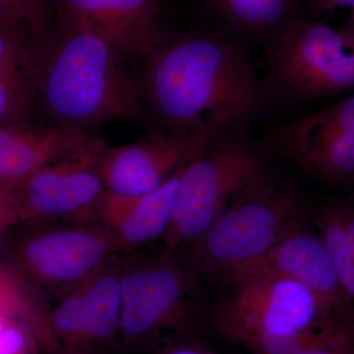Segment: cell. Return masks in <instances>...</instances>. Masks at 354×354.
Returning <instances> with one entry per match:
<instances>
[{
  "label": "cell",
  "instance_id": "obj_15",
  "mask_svg": "<svg viewBox=\"0 0 354 354\" xmlns=\"http://www.w3.org/2000/svg\"><path fill=\"white\" fill-rule=\"evenodd\" d=\"M97 138L88 129L64 125L0 127V184L13 187L39 169L83 152Z\"/></svg>",
  "mask_w": 354,
  "mask_h": 354
},
{
  "label": "cell",
  "instance_id": "obj_27",
  "mask_svg": "<svg viewBox=\"0 0 354 354\" xmlns=\"http://www.w3.org/2000/svg\"><path fill=\"white\" fill-rule=\"evenodd\" d=\"M339 32H341L342 37L346 44L354 50V9L351 10L348 20L346 21L344 27L339 30Z\"/></svg>",
  "mask_w": 354,
  "mask_h": 354
},
{
  "label": "cell",
  "instance_id": "obj_12",
  "mask_svg": "<svg viewBox=\"0 0 354 354\" xmlns=\"http://www.w3.org/2000/svg\"><path fill=\"white\" fill-rule=\"evenodd\" d=\"M125 255L51 306V330L58 354H106L118 348Z\"/></svg>",
  "mask_w": 354,
  "mask_h": 354
},
{
  "label": "cell",
  "instance_id": "obj_11",
  "mask_svg": "<svg viewBox=\"0 0 354 354\" xmlns=\"http://www.w3.org/2000/svg\"><path fill=\"white\" fill-rule=\"evenodd\" d=\"M230 133L213 124L186 133L158 132L132 145L106 147L101 172L106 189L135 196L157 189Z\"/></svg>",
  "mask_w": 354,
  "mask_h": 354
},
{
  "label": "cell",
  "instance_id": "obj_13",
  "mask_svg": "<svg viewBox=\"0 0 354 354\" xmlns=\"http://www.w3.org/2000/svg\"><path fill=\"white\" fill-rule=\"evenodd\" d=\"M62 22L104 41L124 62L143 59L169 31L162 0H53Z\"/></svg>",
  "mask_w": 354,
  "mask_h": 354
},
{
  "label": "cell",
  "instance_id": "obj_3",
  "mask_svg": "<svg viewBox=\"0 0 354 354\" xmlns=\"http://www.w3.org/2000/svg\"><path fill=\"white\" fill-rule=\"evenodd\" d=\"M305 213L297 184L269 169L239 191L199 236L169 251L203 285L220 283L260 259L304 223Z\"/></svg>",
  "mask_w": 354,
  "mask_h": 354
},
{
  "label": "cell",
  "instance_id": "obj_4",
  "mask_svg": "<svg viewBox=\"0 0 354 354\" xmlns=\"http://www.w3.org/2000/svg\"><path fill=\"white\" fill-rule=\"evenodd\" d=\"M118 346L152 354L167 342L202 339L212 330L204 285L162 247L127 254L121 272Z\"/></svg>",
  "mask_w": 354,
  "mask_h": 354
},
{
  "label": "cell",
  "instance_id": "obj_6",
  "mask_svg": "<svg viewBox=\"0 0 354 354\" xmlns=\"http://www.w3.org/2000/svg\"><path fill=\"white\" fill-rule=\"evenodd\" d=\"M4 249L3 257L55 301L75 290L113 259L129 254L101 223L41 221Z\"/></svg>",
  "mask_w": 354,
  "mask_h": 354
},
{
  "label": "cell",
  "instance_id": "obj_1",
  "mask_svg": "<svg viewBox=\"0 0 354 354\" xmlns=\"http://www.w3.org/2000/svg\"><path fill=\"white\" fill-rule=\"evenodd\" d=\"M142 60V108L162 132L186 133L213 124L244 134L271 102L249 48L207 31L171 32Z\"/></svg>",
  "mask_w": 354,
  "mask_h": 354
},
{
  "label": "cell",
  "instance_id": "obj_9",
  "mask_svg": "<svg viewBox=\"0 0 354 354\" xmlns=\"http://www.w3.org/2000/svg\"><path fill=\"white\" fill-rule=\"evenodd\" d=\"M106 147L97 138L78 155L44 167L10 187L17 202L20 225L101 223L100 213L109 191L100 164Z\"/></svg>",
  "mask_w": 354,
  "mask_h": 354
},
{
  "label": "cell",
  "instance_id": "obj_21",
  "mask_svg": "<svg viewBox=\"0 0 354 354\" xmlns=\"http://www.w3.org/2000/svg\"><path fill=\"white\" fill-rule=\"evenodd\" d=\"M354 351V310L326 317L306 341L279 354H351Z\"/></svg>",
  "mask_w": 354,
  "mask_h": 354
},
{
  "label": "cell",
  "instance_id": "obj_14",
  "mask_svg": "<svg viewBox=\"0 0 354 354\" xmlns=\"http://www.w3.org/2000/svg\"><path fill=\"white\" fill-rule=\"evenodd\" d=\"M249 274L295 281L311 291L330 311L354 309L353 302L342 288L322 237L307 230L304 223L283 235L260 259L227 279Z\"/></svg>",
  "mask_w": 354,
  "mask_h": 354
},
{
  "label": "cell",
  "instance_id": "obj_19",
  "mask_svg": "<svg viewBox=\"0 0 354 354\" xmlns=\"http://www.w3.org/2000/svg\"><path fill=\"white\" fill-rule=\"evenodd\" d=\"M50 299L38 286L0 255V317L31 330L44 354H58L50 326Z\"/></svg>",
  "mask_w": 354,
  "mask_h": 354
},
{
  "label": "cell",
  "instance_id": "obj_23",
  "mask_svg": "<svg viewBox=\"0 0 354 354\" xmlns=\"http://www.w3.org/2000/svg\"><path fill=\"white\" fill-rule=\"evenodd\" d=\"M19 225V212L12 188L0 184V252L8 235Z\"/></svg>",
  "mask_w": 354,
  "mask_h": 354
},
{
  "label": "cell",
  "instance_id": "obj_8",
  "mask_svg": "<svg viewBox=\"0 0 354 354\" xmlns=\"http://www.w3.org/2000/svg\"><path fill=\"white\" fill-rule=\"evenodd\" d=\"M269 169L259 149L237 134L223 135L180 172L162 247L174 250L199 236L239 191Z\"/></svg>",
  "mask_w": 354,
  "mask_h": 354
},
{
  "label": "cell",
  "instance_id": "obj_10",
  "mask_svg": "<svg viewBox=\"0 0 354 354\" xmlns=\"http://www.w3.org/2000/svg\"><path fill=\"white\" fill-rule=\"evenodd\" d=\"M266 143L328 185L354 186V94L274 128Z\"/></svg>",
  "mask_w": 354,
  "mask_h": 354
},
{
  "label": "cell",
  "instance_id": "obj_5",
  "mask_svg": "<svg viewBox=\"0 0 354 354\" xmlns=\"http://www.w3.org/2000/svg\"><path fill=\"white\" fill-rule=\"evenodd\" d=\"M221 283L225 290L209 306L212 330L253 354H279L295 348L325 317L337 313L290 279L249 274Z\"/></svg>",
  "mask_w": 354,
  "mask_h": 354
},
{
  "label": "cell",
  "instance_id": "obj_18",
  "mask_svg": "<svg viewBox=\"0 0 354 354\" xmlns=\"http://www.w3.org/2000/svg\"><path fill=\"white\" fill-rule=\"evenodd\" d=\"M181 171L145 194L120 196L109 192L106 195L100 221L113 232L127 253L165 236Z\"/></svg>",
  "mask_w": 354,
  "mask_h": 354
},
{
  "label": "cell",
  "instance_id": "obj_28",
  "mask_svg": "<svg viewBox=\"0 0 354 354\" xmlns=\"http://www.w3.org/2000/svg\"><path fill=\"white\" fill-rule=\"evenodd\" d=\"M351 354H354V351H353V353H351Z\"/></svg>",
  "mask_w": 354,
  "mask_h": 354
},
{
  "label": "cell",
  "instance_id": "obj_16",
  "mask_svg": "<svg viewBox=\"0 0 354 354\" xmlns=\"http://www.w3.org/2000/svg\"><path fill=\"white\" fill-rule=\"evenodd\" d=\"M208 22L207 31L216 32L249 48H267L295 21L304 17V0H197Z\"/></svg>",
  "mask_w": 354,
  "mask_h": 354
},
{
  "label": "cell",
  "instance_id": "obj_7",
  "mask_svg": "<svg viewBox=\"0 0 354 354\" xmlns=\"http://www.w3.org/2000/svg\"><path fill=\"white\" fill-rule=\"evenodd\" d=\"M271 102L302 104L354 91V50L339 31L300 18L266 48Z\"/></svg>",
  "mask_w": 354,
  "mask_h": 354
},
{
  "label": "cell",
  "instance_id": "obj_24",
  "mask_svg": "<svg viewBox=\"0 0 354 354\" xmlns=\"http://www.w3.org/2000/svg\"><path fill=\"white\" fill-rule=\"evenodd\" d=\"M152 354H220L208 348L202 339H180L167 342Z\"/></svg>",
  "mask_w": 354,
  "mask_h": 354
},
{
  "label": "cell",
  "instance_id": "obj_26",
  "mask_svg": "<svg viewBox=\"0 0 354 354\" xmlns=\"http://www.w3.org/2000/svg\"><path fill=\"white\" fill-rule=\"evenodd\" d=\"M305 9L314 12L333 13L337 9H354V0H304Z\"/></svg>",
  "mask_w": 354,
  "mask_h": 354
},
{
  "label": "cell",
  "instance_id": "obj_2",
  "mask_svg": "<svg viewBox=\"0 0 354 354\" xmlns=\"http://www.w3.org/2000/svg\"><path fill=\"white\" fill-rule=\"evenodd\" d=\"M31 24L37 48L38 106L57 125L88 129L138 115L136 78L104 41L75 26Z\"/></svg>",
  "mask_w": 354,
  "mask_h": 354
},
{
  "label": "cell",
  "instance_id": "obj_17",
  "mask_svg": "<svg viewBox=\"0 0 354 354\" xmlns=\"http://www.w3.org/2000/svg\"><path fill=\"white\" fill-rule=\"evenodd\" d=\"M0 21V127L30 124L38 106L34 30Z\"/></svg>",
  "mask_w": 354,
  "mask_h": 354
},
{
  "label": "cell",
  "instance_id": "obj_25",
  "mask_svg": "<svg viewBox=\"0 0 354 354\" xmlns=\"http://www.w3.org/2000/svg\"><path fill=\"white\" fill-rule=\"evenodd\" d=\"M0 21L30 23V18L20 0H0Z\"/></svg>",
  "mask_w": 354,
  "mask_h": 354
},
{
  "label": "cell",
  "instance_id": "obj_22",
  "mask_svg": "<svg viewBox=\"0 0 354 354\" xmlns=\"http://www.w3.org/2000/svg\"><path fill=\"white\" fill-rule=\"evenodd\" d=\"M41 346L31 330L22 324L7 320L0 330V354H38Z\"/></svg>",
  "mask_w": 354,
  "mask_h": 354
},
{
  "label": "cell",
  "instance_id": "obj_20",
  "mask_svg": "<svg viewBox=\"0 0 354 354\" xmlns=\"http://www.w3.org/2000/svg\"><path fill=\"white\" fill-rule=\"evenodd\" d=\"M314 221L329 251L342 288L354 304V253L339 215L337 202L319 209L314 215Z\"/></svg>",
  "mask_w": 354,
  "mask_h": 354
}]
</instances>
